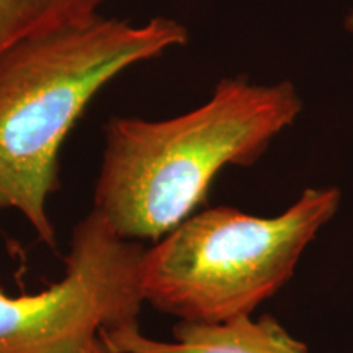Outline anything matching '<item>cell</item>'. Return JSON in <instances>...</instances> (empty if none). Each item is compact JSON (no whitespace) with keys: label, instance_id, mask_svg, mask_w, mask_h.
<instances>
[{"label":"cell","instance_id":"6da1fadb","mask_svg":"<svg viewBox=\"0 0 353 353\" xmlns=\"http://www.w3.org/2000/svg\"><path fill=\"white\" fill-rule=\"evenodd\" d=\"M301 110L290 81L254 85L231 77L176 118H110L94 210L123 239L157 242L196 213L224 167L255 164Z\"/></svg>","mask_w":353,"mask_h":353},{"label":"cell","instance_id":"7a4b0ae2","mask_svg":"<svg viewBox=\"0 0 353 353\" xmlns=\"http://www.w3.org/2000/svg\"><path fill=\"white\" fill-rule=\"evenodd\" d=\"M188 41L187 26L95 19L30 34L0 54V210H15L56 249L48 198L59 151L100 88L131 65Z\"/></svg>","mask_w":353,"mask_h":353},{"label":"cell","instance_id":"3957f363","mask_svg":"<svg viewBox=\"0 0 353 353\" xmlns=\"http://www.w3.org/2000/svg\"><path fill=\"white\" fill-rule=\"evenodd\" d=\"M341 203L339 188L309 187L272 218L232 206L193 213L145 249L144 301L190 324L252 316L293 278L303 254Z\"/></svg>","mask_w":353,"mask_h":353},{"label":"cell","instance_id":"277c9868","mask_svg":"<svg viewBox=\"0 0 353 353\" xmlns=\"http://www.w3.org/2000/svg\"><path fill=\"white\" fill-rule=\"evenodd\" d=\"M144 252L92 210L74 228L57 283L21 296L0 290V353H85L103 330L139 325Z\"/></svg>","mask_w":353,"mask_h":353},{"label":"cell","instance_id":"5b68a950","mask_svg":"<svg viewBox=\"0 0 353 353\" xmlns=\"http://www.w3.org/2000/svg\"><path fill=\"white\" fill-rule=\"evenodd\" d=\"M172 341H157L139 325L103 330L100 341L114 353H309L272 316H242L219 324L176 322Z\"/></svg>","mask_w":353,"mask_h":353},{"label":"cell","instance_id":"8992f818","mask_svg":"<svg viewBox=\"0 0 353 353\" xmlns=\"http://www.w3.org/2000/svg\"><path fill=\"white\" fill-rule=\"evenodd\" d=\"M107 0H0V54L30 34L100 15Z\"/></svg>","mask_w":353,"mask_h":353},{"label":"cell","instance_id":"52a82bcc","mask_svg":"<svg viewBox=\"0 0 353 353\" xmlns=\"http://www.w3.org/2000/svg\"><path fill=\"white\" fill-rule=\"evenodd\" d=\"M85 353H114V352L110 350V348L105 345V343L101 342L100 337H99V341H95L94 343H92V345L87 348Z\"/></svg>","mask_w":353,"mask_h":353},{"label":"cell","instance_id":"ba28073f","mask_svg":"<svg viewBox=\"0 0 353 353\" xmlns=\"http://www.w3.org/2000/svg\"><path fill=\"white\" fill-rule=\"evenodd\" d=\"M345 28H347L350 33H353V10H352L350 15L347 17V20H345Z\"/></svg>","mask_w":353,"mask_h":353}]
</instances>
